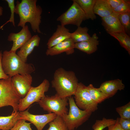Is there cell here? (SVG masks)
Wrapping results in <instances>:
<instances>
[{"mask_svg":"<svg viewBox=\"0 0 130 130\" xmlns=\"http://www.w3.org/2000/svg\"><path fill=\"white\" fill-rule=\"evenodd\" d=\"M50 86L48 80L45 79L37 86L34 87L32 86L26 96L20 99L18 111L20 112L25 111L33 103H38L46 96L45 93L48 91Z\"/></svg>","mask_w":130,"mask_h":130,"instance_id":"cell-7","label":"cell"},{"mask_svg":"<svg viewBox=\"0 0 130 130\" xmlns=\"http://www.w3.org/2000/svg\"><path fill=\"white\" fill-rule=\"evenodd\" d=\"M116 123L108 126V130H124L118 123L117 118Z\"/></svg>","mask_w":130,"mask_h":130,"instance_id":"cell-35","label":"cell"},{"mask_svg":"<svg viewBox=\"0 0 130 130\" xmlns=\"http://www.w3.org/2000/svg\"><path fill=\"white\" fill-rule=\"evenodd\" d=\"M113 11L119 14L130 12V0H124L119 5L114 9Z\"/></svg>","mask_w":130,"mask_h":130,"instance_id":"cell-29","label":"cell"},{"mask_svg":"<svg viewBox=\"0 0 130 130\" xmlns=\"http://www.w3.org/2000/svg\"><path fill=\"white\" fill-rule=\"evenodd\" d=\"M1 64L5 73L10 77L18 74H30L35 70L32 64L25 62L16 52L10 51L2 53Z\"/></svg>","mask_w":130,"mask_h":130,"instance_id":"cell-3","label":"cell"},{"mask_svg":"<svg viewBox=\"0 0 130 130\" xmlns=\"http://www.w3.org/2000/svg\"><path fill=\"white\" fill-rule=\"evenodd\" d=\"M71 33L69 30L64 26L58 25L56 31L48 40L47 45L48 49L56 45L59 43L70 38Z\"/></svg>","mask_w":130,"mask_h":130,"instance_id":"cell-16","label":"cell"},{"mask_svg":"<svg viewBox=\"0 0 130 130\" xmlns=\"http://www.w3.org/2000/svg\"><path fill=\"white\" fill-rule=\"evenodd\" d=\"M75 73L72 71H66L62 68L55 71L52 86L60 97L68 98L74 95L78 83Z\"/></svg>","mask_w":130,"mask_h":130,"instance_id":"cell-2","label":"cell"},{"mask_svg":"<svg viewBox=\"0 0 130 130\" xmlns=\"http://www.w3.org/2000/svg\"><path fill=\"white\" fill-rule=\"evenodd\" d=\"M49 127L46 130H68L62 117L57 115L53 120L49 123Z\"/></svg>","mask_w":130,"mask_h":130,"instance_id":"cell-25","label":"cell"},{"mask_svg":"<svg viewBox=\"0 0 130 130\" xmlns=\"http://www.w3.org/2000/svg\"><path fill=\"white\" fill-rule=\"evenodd\" d=\"M11 77L0 79V108L10 106L13 111H18L21 98L17 94L12 84Z\"/></svg>","mask_w":130,"mask_h":130,"instance_id":"cell-6","label":"cell"},{"mask_svg":"<svg viewBox=\"0 0 130 130\" xmlns=\"http://www.w3.org/2000/svg\"><path fill=\"white\" fill-rule=\"evenodd\" d=\"M28 110V109L19 112L20 119L29 121L35 126L37 130H42L47 124L53 120L57 116V115L53 113L44 115H33L30 113Z\"/></svg>","mask_w":130,"mask_h":130,"instance_id":"cell-11","label":"cell"},{"mask_svg":"<svg viewBox=\"0 0 130 130\" xmlns=\"http://www.w3.org/2000/svg\"><path fill=\"white\" fill-rule=\"evenodd\" d=\"M87 87L92 99L97 104L113 96L104 93L99 88H96L92 84H90Z\"/></svg>","mask_w":130,"mask_h":130,"instance_id":"cell-22","label":"cell"},{"mask_svg":"<svg viewBox=\"0 0 130 130\" xmlns=\"http://www.w3.org/2000/svg\"><path fill=\"white\" fill-rule=\"evenodd\" d=\"M119 14L113 12L109 16L102 18V25L108 34L124 32L119 20Z\"/></svg>","mask_w":130,"mask_h":130,"instance_id":"cell-14","label":"cell"},{"mask_svg":"<svg viewBox=\"0 0 130 130\" xmlns=\"http://www.w3.org/2000/svg\"><path fill=\"white\" fill-rule=\"evenodd\" d=\"M88 30L87 27H78L74 32L71 33L70 38L75 43L87 40L91 37L88 33Z\"/></svg>","mask_w":130,"mask_h":130,"instance_id":"cell-23","label":"cell"},{"mask_svg":"<svg viewBox=\"0 0 130 130\" xmlns=\"http://www.w3.org/2000/svg\"><path fill=\"white\" fill-rule=\"evenodd\" d=\"M69 8L62 14L57 19L61 25L65 26L68 25L80 26L83 21L87 20L84 12L79 5L74 0Z\"/></svg>","mask_w":130,"mask_h":130,"instance_id":"cell-8","label":"cell"},{"mask_svg":"<svg viewBox=\"0 0 130 130\" xmlns=\"http://www.w3.org/2000/svg\"><path fill=\"white\" fill-rule=\"evenodd\" d=\"M67 98H63L56 93L51 96H46L38 102L40 106L48 113H52L61 117L68 114L67 106L69 104Z\"/></svg>","mask_w":130,"mask_h":130,"instance_id":"cell-5","label":"cell"},{"mask_svg":"<svg viewBox=\"0 0 130 130\" xmlns=\"http://www.w3.org/2000/svg\"><path fill=\"white\" fill-rule=\"evenodd\" d=\"M32 77L30 74H17L11 77V82L15 92L21 98L27 95L31 87Z\"/></svg>","mask_w":130,"mask_h":130,"instance_id":"cell-10","label":"cell"},{"mask_svg":"<svg viewBox=\"0 0 130 130\" xmlns=\"http://www.w3.org/2000/svg\"><path fill=\"white\" fill-rule=\"evenodd\" d=\"M117 118L119 123L124 130H130V119Z\"/></svg>","mask_w":130,"mask_h":130,"instance_id":"cell-32","label":"cell"},{"mask_svg":"<svg viewBox=\"0 0 130 130\" xmlns=\"http://www.w3.org/2000/svg\"><path fill=\"white\" fill-rule=\"evenodd\" d=\"M20 119L19 112L13 111L7 116L0 117V130H10Z\"/></svg>","mask_w":130,"mask_h":130,"instance_id":"cell-20","label":"cell"},{"mask_svg":"<svg viewBox=\"0 0 130 130\" xmlns=\"http://www.w3.org/2000/svg\"><path fill=\"white\" fill-rule=\"evenodd\" d=\"M124 0H107L109 4L113 10L119 5L124 1Z\"/></svg>","mask_w":130,"mask_h":130,"instance_id":"cell-34","label":"cell"},{"mask_svg":"<svg viewBox=\"0 0 130 130\" xmlns=\"http://www.w3.org/2000/svg\"><path fill=\"white\" fill-rule=\"evenodd\" d=\"M117 120L103 117L102 120H97L92 126L93 130H103L109 126L115 124Z\"/></svg>","mask_w":130,"mask_h":130,"instance_id":"cell-26","label":"cell"},{"mask_svg":"<svg viewBox=\"0 0 130 130\" xmlns=\"http://www.w3.org/2000/svg\"><path fill=\"white\" fill-rule=\"evenodd\" d=\"M25 120H19L14 126L10 130H33L31 127L30 123L26 122Z\"/></svg>","mask_w":130,"mask_h":130,"instance_id":"cell-31","label":"cell"},{"mask_svg":"<svg viewBox=\"0 0 130 130\" xmlns=\"http://www.w3.org/2000/svg\"><path fill=\"white\" fill-rule=\"evenodd\" d=\"M74 95L75 104L80 109L92 112L98 109V104L92 99L87 86L81 82L78 83Z\"/></svg>","mask_w":130,"mask_h":130,"instance_id":"cell-9","label":"cell"},{"mask_svg":"<svg viewBox=\"0 0 130 130\" xmlns=\"http://www.w3.org/2000/svg\"><path fill=\"white\" fill-rule=\"evenodd\" d=\"M94 12L95 14L102 18L109 16L113 11L107 0H96Z\"/></svg>","mask_w":130,"mask_h":130,"instance_id":"cell-19","label":"cell"},{"mask_svg":"<svg viewBox=\"0 0 130 130\" xmlns=\"http://www.w3.org/2000/svg\"><path fill=\"white\" fill-rule=\"evenodd\" d=\"M37 0H17L15 6V13L19 15L20 20L17 26L22 27L29 23L34 32L42 33L39 26L41 23L42 9L37 5Z\"/></svg>","mask_w":130,"mask_h":130,"instance_id":"cell-1","label":"cell"},{"mask_svg":"<svg viewBox=\"0 0 130 130\" xmlns=\"http://www.w3.org/2000/svg\"><path fill=\"white\" fill-rule=\"evenodd\" d=\"M118 18L124 32L129 35L130 32V12L119 14Z\"/></svg>","mask_w":130,"mask_h":130,"instance_id":"cell-27","label":"cell"},{"mask_svg":"<svg viewBox=\"0 0 130 130\" xmlns=\"http://www.w3.org/2000/svg\"><path fill=\"white\" fill-rule=\"evenodd\" d=\"M116 110L120 118L130 119V102L124 105L116 108Z\"/></svg>","mask_w":130,"mask_h":130,"instance_id":"cell-28","label":"cell"},{"mask_svg":"<svg viewBox=\"0 0 130 130\" xmlns=\"http://www.w3.org/2000/svg\"><path fill=\"white\" fill-rule=\"evenodd\" d=\"M5 0L7 3L8 7L10 9L11 14L9 20L0 27V29H1L5 25L9 22L11 23L13 26L14 27L15 26L14 18L15 7L14 4L15 0Z\"/></svg>","mask_w":130,"mask_h":130,"instance_id":"cell-30","label":"cell"},{"mask_svg":"<svg viewBox=\"0 0 130 130\" xmlns=\"http://www.w3.org/2000/svg\"><path fill=\"white\" fill-rule=\"evenodd\" d=\"M28 26L26 25L22 27L21 30L17 33L12 32L8 37L7 40L13 42V46L10 51L16 52L32 37Z\"/></svg>","mask_w":130,"mask_h":130,"instance_id":"cell-12","label":"cell"},{"mask_svg":"<svg viewBox=\"0 0 130 130\" xmlns=\"http://www.w3.org/2000/svg\"><path fill=\"white\" fill-rule=\"evenodd\" d=\"M40 40L38 34L32 36L20 49L17 55L25 62L26 63L28 56L32 52L34 48L39 46Z\"/></svg>","mask_w":130,"mask_h":130,"instance_id":"cell-15","label":"cell"},{"mask_svg":"<svg viewBox=\"0 0 130 130\" xmlns=\"http://www.w3.org/2000/svg\"><path fill=\"white\" fill-rule=\"evenodd\" d=\"M75 43L71 38L67 39L54 46L48 49L46 52L47 56H52L65 52L67 55H70L74 52Z\"/></svg>","mask_w":130,"mask_h":130,"instance_id":"cell-13","label":"cell"},{"mask_svg":"<svg viewBox=\"0 0 130 130\" xmlns=\"http://www.w3.org/2000/svg\"><path fill=\"white\" fill-rule=\"evenodd\" d=\"M67 98L70 106L69 112L61 117L68 130H74L87 121L92 112L79 108L73 97H70Z\"/></svg>","mask_w":130,"mask_h":130,"instance_id":"cell-4","label":"cell"},{"mask_svg":"<svg viewBox=\"0 0 130 130\" xmlns=\"http://www.w3.org/2000/svg\"><path fill=\"white\" fill-rule=\"evenodd\" d=\"M98 37L96 33L87 40L75 43V48L78 49L86 53L90 54L96 52L99 44Z\"/></svg>","mask_w":130,"mask_h":130,"instance_id":"cell-17","label":"cell"},{"mask_svg":"<svg viewBox=\"0 0 130 130\" xmlns=\"http://www.w3.org/2000/svg\"><path fill=\"white\" fill-rule=\"evenodd\" d=\"M3 7L0 6V16L3 14Z\"/></svg>","mask_w":130,"mask_h":130,"instance_id":"cell-36","label":"cell"},{"mask_svg":"<svg viewBox=\"0 0 130 130\" xmlns=\"http://www.w3.org/2000/svg\"><path fill=\"white\" fill-rule=\"evenodd\" d=\"M80 6L84 12L87 20H93L97 18L94 12L96 0H74Z\"/></svg>","mask_w":130,"mask_h":130,"instance_id":"cell-21","label":"cell"},{"mask_svg":"<svg viewBox=\"0 0 130 130\" xmlns=\"http://www.w3.org/2000/svg\"><path fill=\"white\" fill-rule=\"evenodd\" d=\"M99 88L104 93L113 96L118 91L124 90L125 86L121 80L117 79L103 82Z\"/></svg>","mask_w":130,"mask_h":130,"instance_id":"cell-18","label":"cell"},{"mask_svg":"<svg viewBox=\"0 0 130 130\" xmlns=\"http://www.w3.org/2000/svg\"><path fill=\"white\" fill-rule=\"evenodd\" d=\"M110 34L117 39L121 46L130 55V37L125 32L111 33Z\"/></svg>","mask_w":130,"mask_h":130,"instance_id":"cell-24","label":"cell"},{"mask_svg":"<svg viewBox=\"0 0 130 130\" xmlns=\"http://www.w3.org/2000/svg\"><path fill=\"white\" fill-rule=\"evenodd\" d=\"M2 53L1 51H0V79H6L8 78L9 76L6 75L4 73L2 69L1 59L2 58Z\"/></svg>","mask_w":130,"mask_h":130,"instance_id":"cell-33","label":"cell"}]
</instances>
